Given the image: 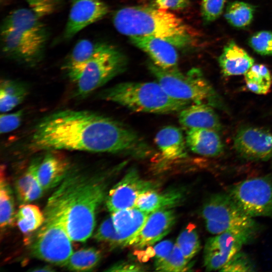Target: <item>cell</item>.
Instances as JSON below:
<instances>
[{
	"instance_id": "obj_40",
	"label": "cell",
	"mask_w": 272,
	"mask_h": 272,
	"mask_svg": "<svg viewBox=\"0 0 272 272\" xmlns=\"http://www.w3.org/2000/svg\"><path fill=\"white\" fill-rule=\"evenodd\" d=\"M189 0H153V6L165 9L178 10L187 7Z\"/></svg>"
},
{
	"instance_id": "obj_22",
	"label": "cell",
	"mask_w": 272,
	"mask_h": 272,
	"mask_svg": "<svg viewBox=\"0 0 272 272\" xmlns=\"http://www.w3.org/2000/svg\"><path fill=\"white\" fill-rule=\"evenodd\" d=\"M223 74L226 76L245 74L253 65L254 60L233 41L227 44L218 58Z\"/></svg>"
},
{
	"instance_id": "obj_3",
	"label": "cell",
	"mask_w": 272,
	"mask_h": 272,
	"mask_svg": "<svg viewBox=\"0 0 272 272\" xmlns=\"http://www.w3.org/2000/svg\"><path fill=\"white\" fill-rule=\"evenodd\" d=\"M75 178L67 176L48 198L43 212L45 220L32 240L33 256L56 265L64 266L73 252L66 227V210Z\"/></svg>"
},
{
	"instance_id": "obj_45",
	"label": "cell",
	"mask_w": 272,
	"mask_h": 272,
	"mask_svg": "<svg viewBox=\"0 0 272 272\" xmlns=\"http://www.w3.org/2000/svg\"><path fill=\"white\" fill-rule=\"evenodd\" d=\"M54 270L52 267L50 266H40L32 270L33 271H52Z\"/></svg>"
},
{
	"instance_id": "obj_46",
	"label": "cell",
	"mask_w": 272,
	"mask_h": 272,
	"mask_svg": "<svg viewBox=\"0 0 272 272\" xmlns=\"http://www.w3.org/2000/svg\"><path fill=\"white\" fill-rule=\"evenodd\" d=\"M138 2L143 4V5H147L153 7V0H136Z\"/></svg>"
},
{
	"instance_id": "obj_18",
	"label": "cell",
	"mask_w": 272,
	"mask_h": 272,
	"mask_svg": "<svg viewBox=\"0 0 272 272\" xmlns=\"http://www.w3.org/2000/svg\"><path fill=\"white\" fill-rule=\"evenodd\" d=\"M150 214L136 207L111 213L118 235V246H128L144 226Z\"/></svg>"
},
{
	"instance_id": "obj_25",
	"label": "cell",
	"mask_w": 272,
	"mask_h": 272,
	"mask_svg": "<svg viewBox=\"0 0 272 272\" xmlns=\"http://www.w3.org/2000/svg\"><path fill=\"white\" fill-rule=\"evenodd\" d=\"M42 157L33 159L24 174L16 181V194L22 203H27L38 199L44 191L37 177V170Z\"/></svg>"
},
{
	"instance_id": "obj_13",
	"label": "cell",
	"mask_w": 272,
	"mask_h": 272,
	"mask_svg": "<svg viewBox=\"0 0 272 272\" xmlns=\"http://www.w3.org/2000/svg\"><path fill=\"white\" fill-rule=\"evenodd\" d=\"M108 11V6L102 0H71L62 38L71 40L83 29L103 18Z\"/></svg>"
},
{
	"instance_id": "obj_7",
	"label": "cell",
	"mask_w": 272,
	"mask_h": 272,
	"mask_svg": "<svg viewBox=\"0 0 272 272\" xmlns=\"http://www.w3.org/2000/svg\"><path fill=\"white\" fill-rule=\"evenodd\" d=\"M127 65L125 55L110 45L85 64L69 79L75 85L77 96L84 98L122 73Z\"/></svg>"
},
{
	"instance_id": "obj_10",
	"label": "cell",
	"mask_w": 272,
	"mask_h": 272,
	"mask_svg": "<svg viewBox=\"0 0 272 272\" xmlns=\"http://www.w3.org/2000/svg\"><path fill=\"white\" fill-rule=\"evenodd\" d=\"M48 37L16 29L1 30L2 52L13 60L35 66L44 57Z\"/></svg>"
},
{
	"instance_id": "obj_12",
	"label": "cell",
	"mask_w": 272,
	"mask_h": 272,
	"mask_svg": "<svg viewBox=\"0 0 272 272\" xmlns=\"http://www.w3.org/2000/svg\"><path fill=\"white\" fill-rule=\"evenodd\" d=\"M157 187L153 182L142 178L135 168H131L106 194V207L111 213L134 208L142 194L156 190Z\"/></svg>"
},
{
	"instance_id": "obj_24",
	"label": "cell",
	"mask_w": 272,
	"mask_h": 272,
	"mask_svg": "<svg viewBox=\"0 0 272 272\" xmlns=\"http://www.w3.org/2000/svg\"><path fill=\"white\" fill-rule=\"evenodd\" d=\"M155 143L162 155L167 160H176L187 157L185 141L181 130L173 126L161 128L156 134Z\"/></svg>"
},
{
	"instance_id": "obj_5",
	"label": "cell",
	"mask_w": 272,
	"mask_h": 272,
	"mask_svg": "<svg viewBox=\"0 0 272 272\" xmlns=\"http://www.w3.org/2000/svg\"><path fill=\"white\" fill-rule=\"evenodd\" d=\"M105 189L101 180L79 175L66 210V227L72 241L84 242L92 235L97 210L105 199Z\"/></svg>"
},
{
	"instance_id": "obj_31",
	"label": "cell",
	"mask_w": 272,
	"mask_h": 272,
	"mask_svg": "<svg viewBox=\"0 0 272 272\" xmlns=\"http://www.w3.org/2000/svg\"><path fill=\"white\" fill-rule=\"evenodd\" d=\"M247 88L257 94H266L270 90L272 79L268 69L262 64H253L245 74Z\"/></svg>"
},
{
	"instance_id": "obj_42",
	"label": "cell",
	"mask_w": 272,
	"mask_h": 272,
	"mask_svg": "<svg viewBox=\"0 0 272 272\" xmlns=\"http://www.w3.org/2000/svg\"><path fill=\"white\" fill-rule=\"evenodd\" d=\"M29 8L40 18L53 13L51 9L45 4L44 0H25Z\"/></svg>"
},
{
	"instance_id": "obj_19",
	"label": "cell",
	"mask_w": 272,
	"mask_h": 272,
	"mask_svg": "<svg viewBox=\"0 0 272 272\" xmlns=\"http://www.w3.org/2000/svg\"><path fill=\"white\" fill-rule=\"evenodd\" d=\"M179 121L188 128H203L218 131L221 124L217 113L211 105L194 103L179 112Z\"/></svg>"
},
{
	"instance_id": "obj_30",
	"label": "cell",
	"mask_w": 272,
	"mask_h": 272,
	"mask_svg": "<svg viewBox=\"0 0 272 272\" xmlns=\"http://www.w3.org/2000/svg\"><path fill=\"white\" fill-rule=\"evenodd\" d=\"M101 252L93 247H87L73 252L64 266L68 270L77 271L92 270L99 264Z\"/></svg>"
},
{
	"instance_id": "obj_17",
	"label": "cell",
	"mask_w": 272,
	"mask_h": 272,
	"mask_svg": "<svg viewBox=\"0 0 272 272\" xmlns=\"http://www.w3.org/2000/svg\"><path fill=\"white\" fill-rule=\"evenodd\" d=\"M57 151H48L42 157L37 177L44 191L59 185L69 175L70 163Z\"/></svg>"
},
{
	"instance_id": "obj_14",
	"label": "cell",
	"mask_w": 272,
	"mask_h": 272,
	"mask_svg": "<svg viewBox=\"0 0 272 272\" xmlns=\"http://www.w3.org/2000/svg\"><path fill=\"white\" fill-rule=\"evenodd\" d=\"M234 144L236 150L247 159L265 161L272 157V134L265 129L242 128L237 132Z\"/></svg>"
},
{
	"instance_id": "obj_38",
	"label": "cell",
	"mask_w": 272,
	"mask_h": 272,
	"mask_svg": "<svg viewBox=\"0 0 272 272\" xmlns=\"http://www.w3.org/2000/svg\"><path fill=\"white\" fill-rule=\"evenodd\" d=\"M226 0H201V14L205 23L215 21L222 14Z\"/></svg>"
},
{
	"instance_id": "obj_35",
	"label": "cell",
	"mask_w": 272,
	"mask_h": 272,
	"mask_svg": "<svg viewBox=\"0 0 272 272\" xmlns=\"http://www.w3.org/2000/svg\"><path fill=\"white\" fill-rule=\"evenodd\" d=\"M248 44L260 55H272V32L260 31L254 33L249 38Z\"/></svg>"
},
{
	"instance_id": "obj_32",
	"label": "cell",
	"mask_w": 272,
	"mask_h": 272,
	"mask_svg": "<svg viewBox=\"0 0 272 272\" xmlns=\"http://www.w3.org/2000/svg\"><path fill=\"white\" fill-rule=\"evenodd\" d=\"M255 10L254 7L250 4L234 1L227 6L225 17L233 27L244 28L252 22Z\"/></svg>"
},
{
	"instance_id": "obj_23",
	"label": "cell",
	"mask_w": 272,
	"mask_h": 272,
	"mask_svg": "<svg viewBox=\"0 0 272 272\" xmlns=\"http://www.w3.org/2000/svg\"><path fill=\"white\" fill-rule=\"evenodd\" d=\"M41 18L30 8H19L12 11L4 19L1 30L13 29L49 35L48 30Z\"/></svg>"
},
{
	"instance_id": "obj_41",
	"label": "cell",
	"mask_w": 272,
	"mask_h": 272,
	"mask_svg": "<svg viewBox=\"0 0 272 272\" xmlns=\"http://www.w3.org/2000/svg\"><path fill=\"white\" fill-rule=\"evenodd\" d=\"M175 244L171 241L165 240L157 244L154 247L155 263L161 261L172 251Z\"/></svg>"
},
{
	"instance_id": "obj_6",
	"label": "cell",
	"mask_w": 272,
	"mask_h": 272,
	"mask_svg": "<svg viewBox=\"0 0 272 272\" xmlns=\"http://www.w3.org/2000/svg\"><path fill=\"white\" fill-rule=\"evenodd\" d=\"M148 67L157 82L172 98L194 103L211 106L215 104V92L198 69L192 68L184 75L178 69L165 70L152 61L148 63Z\"/></svg>"
},
{
	"instance_id": "obj_47",
	"label": "cell",
	"mask_w": 272,
	"mask_h": 272,
	"mask_svg": "<svg viewBox=\"0 0 272 272\" xmlns=\"http://www.w3.org/2000/svg\"><path fill=\"white\" fill-rule=\"evenodd\" d=\"M3 1H5V0H1V2Z\"/></svg>"
},
{
	"instance_id": "obj_1",
	"label": "cell",
	"mask_w": 272,
	"mask_h": 272,
	"mask_svg": "<svg viewBox=\"0 0 272 272\" xmlns=\"http://www.w3.org/2000/svg\"><path fill=\"white\" fill-rule=\"evenodd\" d=\"M28 147L34 151H78L145 157L151 147L131 128L88 110L65 109L41 118L35 125Z\"/></svg>"
},
{
	"instance_id": "obj_39",
	"label": "cell",
	"mask_w": 272,
	"mask_h": 272,
	"mask_svg": "<svg viewBox=\"0 0 272 272\" xmlns=\"http://www.w3.org/2000/svg\"><path fill=\"white\" fill-rule=\"evenodd\" d=\"M24 111L19 110L12 113H1L0 117V132L5 134L18 128L22 123Z\"/></svg>"
},
{
	"instance_id": "obj_27",
	"label": "cell",
	"mask_w": 272,
	"mask_h": 272,
	"mask_svg": "<svg viewBox=\"0 0 272 272\" xmlns=\"http://www.w3.org/2000/svg\"><path fill=\"white\" fill-rule=\"evenodd\" d=\"M28 94V88L20 81L4 79L0 85V110L7 113L21 104Z\"/></svg>"
},
{
	"instance_id": "obj_11",
	"label": "cell",
	"mask_w": 272,
	"mask_h": 272,
	"mask_svg": "<svg viewBox=\"0 0 272 272\" xmlns=\"http://www.w3.org/2000/svg\"><path fill=\"white\" fill-rule=\"evenodd\" d=\"M253 234L228 231L215 235L206 241L203 263L207 271L220 270L247 243Z\"/></svg>"
},
{
	"instance_id": "obj_21",
	"label": "cell",
	"mask_w": 272,
	"mask_h": 272,
	"mask_svg": "<svg viewBox=\"0 0 272 272\" xmlns=\"http://www.w3.org/2000/svg\"><path fill=\"white\" fill-rule=\"evenodd\" d=\"M110 44L90 39L79 40L65 58L62 69L68 78Z\"/></svg>"
},
{
	"instance_id": "obj_37",
	"label": "cell",
	"mask_w": 272,
	"mask_h": 272,
	"mask_svg": "<svg viewBox=\"0 0 272 272\" xmlns=\"http://www.w3.org/2000/svg\"><path fill=\"white\" fill-rule=\"evenodd\" d=\"M255 266L249 257L240 251L237 253L219 271H253Z\"/></svg>"
},
{
	"instance_id": "obj_16",
	"label": "cell",
	"mask_w": 272,
	"mask_h": 272,
	"mask_svg": "<svg viewBox=\"0 0 272 272\" xmlns=\"http://www.w3.org/2000/svg\"><path fill=\"white\" fill-rule=\"evenodd\" d=\"M129 39L135 46L146 53L157 66L169 70L178 69V53L171 43L151 36H135Z\"/></svg>"
},
{
	"instance_id": "obj_33",
	"label": "cell",
	"mask_w": 272,
	"mask_h": 272,
	"mask_svg": "<svg viewBox=\"0 0 272 272\" xmlns=\"http://www.w3.org/2000/svg\"><path fill=\"white\" fill-rule=\"evenodd\" d=\"M189 261L200 249L199 236L194 225L189 224L179 235L175 243Z\"/></svg>"
},
{
	"instance_id": "obj_15",
	"label": "cell",
	"mask_w": 272,
	"mask_h": 272,
	"mask_svg": "<svg viewBox=\"0 0 272 272\" xmlns=\"http://www.w3.org/2000/svg\"><path fill=\"white\" fill-rule=\"evenodd\" d=\"M175 221L176 215L171 209L150 213L144 226L128 246L143 248L158 242L169 233Z\"/></svg>"
},
{
	"instance_id": "obj_44",
	"label": "cell",
	"mask_w": 272,
	"mask_h": 272,
	"mask_svg": "<svg viewBox=\"0 0 272 272\" xmlns=\"http://www.w3.org/2000/svg\"><path fill=\"white\" fill-rule=\"evenodd\" d=\"M53 13L60 6L62 0H44Z\"/></svg>"
},
{
	"instance_id": "obj_4",
	"label": "cell",
	"mask_w": 272,
	"mask_h": 272,
	"mask_svg": "<svg viewBox=\"0 0 272 272\" xmlns=\"http://www.w3.org/2000/svg\"><path fill=\"white\" fill-rule=\"evenodd\" d=\"M98 97L134 111L161 114L179 112L191 103L172 98L158 82L120 83L104 89Z\"/></svg>"
},
{
	"instance_id": "obj_2",
	"label": "cell",
	"mask_w": 272,
	"mask_h": 272,
	"mask_svg": "<svg viewBox=\"0 0 272 272\" xmlns=\"http://www.w3.org/2000/svg\"><path fill=\"white\" fill-rule=\"evenodd\" d=\"M112 19L117 31L129 37L153 36L179 48L193 46L197 41V32L167 10L143 5L124 7Z\"/></svg>"
},
{
	"instance_id": "obj_34",
	"label": "cell",
	"mask_w": 272,
	"mask_h": 272,
	"mask_svg": "<svg viewBox=\"0 0 272 272\" xmlns=\"http://www.w3.org/2000/svg\"><path fill=\"white\" fill-rule=\"evenodd\" d=\"M156 270L162 271H185L191 267L190 261L184 256L178 246H174L169 254L161 261L154 264Z\"/></svg>"
},
{
	"instance_id": "obj_8",
	"label": "cell",
	"mask_w": 272,
	"mask_h": 272,
	"mask_svg": "<svg viewBox=\"0 0 272 272\" xmlns=\"http://www.w3.org/2000/svg\"><path fill=\"white\" fill-rule=\"evenodd\" d=\"M201 215L207 231L217 235L228 231L254 235L256 224L246 214L230 195L216 193L203 203Z\"/></svg>"
},
{
	"instance_id": "obj_20",
	"label": "cell",
	"mask_w": 272,
	"mask_h": 272,
	"mask_svg": "<svg viewBox=\"0 0 272 272\" xmlns=\"http://www.w3.org/2000/svg\"><path fill=\"white\" fill-rule=\"evenodd\" d=\"M186 144L194 153L215 157L222 154L224 147L221 138L214 130L191 128L186 132Z\"/></svg>"
},
{
	"instance_id": "obj_43",
	"label": "cell",
	"mask_w": 272,
	"mask_h": 272,
	"mask_svg": "<svg viewBox=\"0 0 272 272\" xmlns=\"http://www.w3.org/2000/svg\"><path fill=\"white\" fill-rule=\"evenodd\" d=\"M142 267L137 264L130 263L126 262H120L114 264L107 271H141Z\"/></svg>"
},
{
	"instance_id": "obj_26",
	"label": "cell",
	"mask_w": 272,
	"mask_h": 272,
	"mask_svg": "<svg viewBox=\"0 0 272 272\" xmlns=\"http://www.w3.org/2000/svg\"><path fill=\"white\" fill-rule=\"evenodd\" d=\"M183 196L182 192L178 189L161 192L152 190L142 194L138 198L135 207L150 213L161 210L170 209L180 203Z\"/></svg>"
},
{
	"instance_id": "obj_36",
	"label": "cell",
	"mask_w": 272,
	"mask_h": 272,
	"mask_svg": "<svg viewBox=\"0 0 272 272\" xmlns=\"http://www.w3.org/2000/svg\"><path fill=\"white\" fill-rule=\"evenodd\" d=\"M94 237L97 241L118 247V235L111 216L101 223Z\"/></svg>"
},
{
	"instance_id": "obj_9",
	"label": "cell",
	"mask_w": 272,
	"mask_h": 272,
	"mask_svg": "<svg viewBox=\"0 0 272 272\" xmlns=\"http://www.w3.org/2000/svg\"><path fill=\"white\" fill-rule=\"evenodd\" d=\"M229 194L249 217L272 216L271 176L243 180L231 187Z\"/></svg>"
},
{
	"instance_id": "obj_29",
	"label": "cell",
	"mask_w": 272,
	"mask_h": 272,
	"mask_svg": "<svg viewBox=\"0 0 272 272\" xmlns=\"http://www.w3.org/2000/svg\"><path fill=\"white\" fill-rule=\"evenodd\" d=\"M1 167L0 179V226L1 230L12 226L16 221L15 203L12 191Z\"/></svg>"
},
{
	"instance_id": "obj_28",
	"label": "cell",
	"mask_w": 272,
	"mask_h": 272,
	"mask_svg": "<svg viewBox=\"0 0 272 272\" xmlns=\"http://www.w3.org/2000/svg\"><path fill=\"white\" fill-rule=\"evenodd\" d=\"M44 220L43 212L37 206L28 203L21 205L16 215L17 225L25 235L38 230Z\"/></svg>"
}]
</instances>
